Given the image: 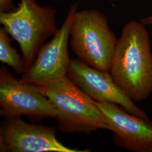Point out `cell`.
<instances>
[{"label": "cell", "mask_w": 152, "mask_h": 152, "mask_svg": "<svg viewBox=\"0 0 152 152\" xmlns=\"http://www.w3.org/2000/svg\"><path fill=\"white\" fill-rule=\"evenodd\" d=\"M0 61L10 66L18 74L23 75L27 70L24 61L12 47L9 34L4 28H0Z\"/></svg>", "instance_id": "10"}, {"label": "cell", "mask_w": 152, "mask_h": 152, "mask_svg": "<svg viewBox=\"0 0 152 152\" xmlns=\"http://www.w3.org/2000/svg\"><path fill=\"white\" fill-rule=\"evenodd\" d=\"M78 4L71 6L62 26L48 43L44 45L20 81L32 85L44 84L67 76L71 60L68 44L71 26Z\"/></svg>", "instance_id": "5"}, {"label": "cell", "mask_w": 152, "mask_h": 152, "mask_svg": "<svg viewBox=\"0 0 152 152\" xmlns=\"http://www.w3.org/2000/svg\"><path fill=\"white\" fill-rule=\"evenodd\" d=\"M0 151L85 152L65 146L58 140L54 127L28 124L20 117L5 118L0 128Z\"/></svg>", "instance_id": "7"}, {"label": "cell", "mask_w": 152, "mask_h": 152, "mask_svg": "<svg viewBox=\"0 0 152 152\" xmlns=\"http://www.w3.org/2000/svg\"><path fill=\"white\" fill-rule=\"evenodd\" d=\"M141 23L144 26L152 24V16L145 18L144 19H142L141 20Z\"/></svg>", "instance_id": "12"}, {"label": "cell", "mask_w": 152, "mask_h": 152, "mask_svg": "<svg viewBox=\"0 0 152 152\" xmlns=\"http://www.w3.org/2000/svg\"><path fill=\"white\" fill-rule=\"evenodd\" d=\"M95 102L108 122V130L113 132L117 145L131 152H152V122L130 113L118 104Z\"/></svg>", "instance_id": "9"}, {"label": "cell", "mask_w": 152, "mask_h": 152, "mask_svg": "<svg viewBox=\"0 0 152 152\" xmlns=\"http://www.w3.org/2000/svg\"><path fill=\"white\" fill-rule=\"evenodd\" d=\"M33 86L54 106L56 118L64 133L88 134L98 129L108 130V122L95 101L68 76Z\"/></svg>", "instance_id": "2"}, {"label": "cell", "mask_w": 152, "mask_h": 152, "mask_svg": "<svg viewBox=\"0 0 152 152\" xmlns=\"http://www.w3.org/2000/svg\"><path fill=\"white\" fill-rule=\"evenodd\" d=\"M0 115L5 118H56V110L48 98L31 84L18 80L2 66L0 69Z\"/></svg>", "instance_id": "6"}, {"label": "cell", "mask_w": 152, "mask_h": 152, "mask_svg": "<svg viewBox=\"0 0 152 152\" xmlns=\"http://www.w3.org/2000/svg\"><path fill=\"white\" fill-rule=\"evenodd\" d=\"M55 13L54 9L41 7L35 0H20L15 10L1 12L0 22L19 44L27 69L32 64L45 39L58 31Z\"/></svg>", "instance_id": "3"}, {"label": "cell", "mask_w": 152, "mask_h": 152, "mask_svg": "<svg viewBox=\"0 0 152 152\" xmlns=\"http://www.w3.org/2000/svg\"><path fill=\"white\" fill-rule=\"evenodd\" d=\"M109 73L114 82L134 102L152 93V54L149 34L144 25L130 22L118 40Z\"/></svg>", "instance_id": "1"}, {"label": "cell", "mask_w": 152, "mask_h": 152, "mask_svg": "<svg viewBox=\"0 0 152 152\" xmlns=\"http://www.w3.org/2000/svg\"><path fill=\"white\" fill-rule=\"evenodd\" d=\"M71 36L72 48L78 59L109 72L117 39L102 14L95 10L76 12Z\"/></svg>", "instance_id": "4"}, {"label": "cell", "mask_w": 152, "mask_h": 152, "mask_svg": "<svg viewBox=\"0 0 152 152\" xmlns=\"http://www.w3.org/2000/svg\"><path fill=\"white\" fill-rule=\"evenodd\" d=\"M12 0H0V11L7 12L10 10H13Z\"/></svg>", "instance_id": "11"}, {"label": "cell", "mask_w": 152, "mask_h": 152, "mask_svg": "<svg viewBox=\"0 0 152 152\" xmlns=\"http://www.w3.org/2000/svg\"><path fill=\"white\" fill-rule=\"evenodd\" d=\"M67 76L94 100L118 104L130 113L149 119L147 113L117 86L108 72L94 68L80 59H72Z\"/></svg>", "instance_id": "8"}]
</instances>
